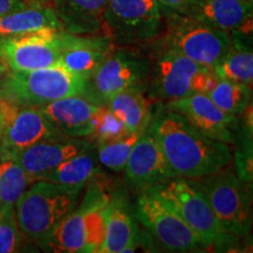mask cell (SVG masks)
<instances>
[{
	"mask_svg": "<svg viewBox=\"0 0 253 253\" xmlns=\"http://www.w3.org/2000/svg\"><path fill=\"white\" fill-rule=\"evenodd\" d=\"M175 177L199 179L230 166V145L209 137L181 114L166 108L149 123Z\"/></svg>",
	"mask_w": 253,
	"mask_h": 253,
	"instance_id": "cell-1",
	"label": "cell"
},
{
	"mask_svg": "<svg viewBox=\"0 0 253 253\" xmlns=\"http://www.w3.org/2000/svg\"><path fill=\"white\" fill-rule=\"evenodd\" d=\"M30 184L27 173L14 158L0 161V205H15Z\"/></svg>",
	"mask_w": 253,
	"mask_h": 253,
	"instance_id": "cell-27",
	"label": "cell"
},
{
	"mask_svg": "<svg viewBox=\"0 0 253 253\" xmlns=\"http://www.w3.org/2000/svg\"><path fill=\"white\" fill-rule=\"evenodd\" d=\"M107 0H50L62 30L72 34H103Z\"/></svg>",
	"mask_w": 253,
	"mask_h": 253,
	"instance_id": "cell-21",
	"label": "cell"
},
{
	"mask_svg": "<svg viewBox=\"0 0 253 253\" xmlns=\"http://www.w3.org/2000/svg\"><path fill=\"white\" fill-rule=\"evenodd\" d=\"M207 94L221 110L237 118L251 106V86L240 82L217 77Z\"/></svg>",
	"mask_w": 253,
	"mask_h": 253,
	"instance_id": "cell-26",
	"label": "cell"
},
{
	"mask_svg": "<svg viewBox=\"0 0 253 253\" xmlns=\"http://www.w3.org/2000/svg\"><path fill=\"white\" fill-rule=\"evenodd\" d=\"M20 242L14 205H0V253L17 251Z\"/></svg>",
	"mask_w": 253,
	"mask_h": 253,
	"instance_id": "cell-30",
	"label": "cell"
},
{
	"mask_svg": "<svg viewBox=\"0 0 253 253\" xmlns=\"http://www.w3.org/2000/svg\"><path fill=\"white\" fill-rule=\"evenodd\" d=\"M217 75L211 68L169 49H162L156 65L158 94L172 101L210 89Z\"/></svg>",
	"mask_w": 253,
	"mask_h": 253,
	"instance_id": "cell-12",
	"label": "cell"
},
{
	"mask_svg": "<svg viewBox=\"0 0 253 253\" xmlns=\"http://www.w3.org/2000/svg\"><path fill=\"white\" fill-rule=\"evenodd\" d=\"M163 28L157 0H107L102 33L115 46L145 45L156 40Z\"/></svg>",
	"mask_w": 253,
	"mask_h": 253,
	"instance_id": "cell-7",
	"label": "cell"
},
{
	"mask_svg": "<svg viewBox=\"0 0 253 253\" xmlns=\"http://www.w3.org/2000/svg\"><path fill=\"white\" fill-rule=\"evenodd\" d=\"M0 161L14 158L38 142L67 137L46 119L38 106H23L0 97Z\"/></svg>",
	"mask_w": 253,
	"mask_h": 253,
	"instance_id": "cell-9",
	"label": "cell"
},
{
	"mask_svg": "<svg viewBox=\"0 0 253 253\" xmlns=\"http://www.w3.org/2000/svg\"><path fill=\"white\" fill-rule=\"evenodd\" d=\"M115 47L103 34H72L62 31L56 66L88 81Z\"/></svg>",
	"mask_w": 253,
	"mask_h": 253,
	"instance_id": "cell-15",
	"label": "cell"
},
{
	"mask_svg": "<svg viewBox=\"0 0 253 253\" xmlns=\"http://www.w3.org/2000/svg\"><path fill=\"white\" fill-rule=\"evenodd\" d=\"M166 31L162 49H169L212 69L230 48L232 37L189 14L162 11Z\"/></svg>",
	"mask_w": 253,
	"mask_h": 253,
	"instance_id": "cell-4",
	"label": "cell"
},
{
	"mask_svg": "<svg viewBox=\"0 0 253 253\" xmlns=\"http://www.w3.org/2000/svg\"><path fill=\"white\" fill-rule=\"evenodd\" d=\"M198 181L223 232L231 238L248 236L252 227L249 183L236 175L230 166Z\"/></svg>",
	"mask_w": 253,
	"mask_h": 253,
	"instance_id": "cell-8",
	"label": "cell"
},
{
	"mask_svg": "<svg viewBox=\"0 0 253 253\" xmlns=\"http://www.w3.org/2000/svg\"><path fill=\"white\" fill-rule=\"evenodd\" d=\"M42 30H62L52 5L43 0H32L0 15V40Z\"/></svg>",
	"mask_w": 253,
	"mask_h": 253,
	"instance_id": "cell-20",
	"label": "cell"
},
{
	"mask_svg": "<svg viewBox=\"0 0 253 253\" xmlns=\"http://www.w3.org/2000/svg\"><path fill=\"white\" fill-rule=\"evenodd\" d=\"M104 104L121 120L129 132L145 130L149 126L151 104L142 90L121 91Z\"/></svg>",
	"mask_w": 253,
	"mask_h": 253,
	"instance_id": "cell-24",
	"label": "cell"
},
{
	"mask_svg": "<svg viewBox=\"0 0 253 253\" xmlns=\"http://www.w3.org/2000/svg\"><path fill=\"white\" fill-rule=\"evenodd\" d=\"M45 1H47V2H49V4H50V0H45Z\"/></svg>",
	"mask_w": 253,
	"mask_h": 253,
	"instance_id": "cell-35",
	"label": "cell"
},
{
	"mask_svg": "<svg viewBox=\"0 0 253 253\" xmlns=\"http://www.w3.org/2000/svg\"><path fill=\"white\" fill-rule=\"evenodd\" d=\"M189 15L229 34L252 36L253 0H196Z\"/></svg>",
	"mask_w": 253,
	"mask_h": 253,
	"instance_id": "cell-19",
	"label": "cell"
},
{
	"mask_svg": "<svg viewBox=\"0 0 253 253\" xmlns=\"http://www.w3.org/2000/svg\"><path fill=\"white\" fill-rule=\"evenodd\" d=\"M8 71H9V69H8L7 66H6V63L2 61L1 58H0V79L4 78L5 75L8 73Z\"/></svg>",
	"mask_w": 253,
	"mask_h": 253,
	"instance_id": "cell-33",
	"label": "cell"
},
{
	"mask_svg": "<svg viewBox=\"0 0 253 253\" xmlns=\"http://www.w3.org/2000/svg\"><path fill=\"white\" fill-rule=\"evenodd\" d=\"M99 106L86 95L79 94L38 107L63 136L90 140L94 114Z\"/></svg>",
	"mask_w": 253,
	"mask_h": 253,
	"instance_id": "cell-18",
	"label": "cell"
},
{
	"mask_svg": "<svg viewBox=\"0 0 253 253\" xmlns=\"http://www.w3.org/2000/svg\"><path fill=\"white\" fill-rule=\"evenodd\" d=\"M232 42L220 61L212 68L218 78L251 86L253 81V53L251 36L231 34Z\"/></svg>",
	"mask_w": 253,
	"mask_h": 253,
	"instance_id": "cell-23",
	"label": "cell"
},
{
	"mask_svg": "<svg viewBox=\"0 0 253 253\" xmlns=\"http://www.w3.org/2000/svg\"><path fill=\"white\" fill-rule=\"evenodd\" d=\"M138 220L168 251L191 252L203 248L198 237L151 188L138 196Z\"/></svg>",
	"mask_w": 253,
	"mask_h": 253,
	"instance_id": "cell-11",
	"label": "cell"
},
{
	"mask_svg": "<svg viewBox=\"0 0 253 253\" xmlns=\"http://www.w3.org/2000/svg\"><path fill=\"white\" fill-rule=\"evenodd\" d=\"M82 189L48 181L32 183L15 203L19 231L43 246L62 218L77 207Z\"/></svg>",
	"mask_w": 253,
	"mask_h": 253,
	"instance_id": "cell-2",
	"label": "cell"
},
{
	"mask_svg": "<svg viewBox=\"0 0 253 253\" xmlns=\"http://www.w3.org/2000/svg\"><path fill=\"white\" fill-rule=\"evenodd\" d=\"M104 237L100 253L134 252L138 237L136 225L121 202L109 201L104 208Z\"/></svg>",
	"mask_w": 253,
	"mask_h": 253,
	"instance_id": "cell-22",
	"label": "cell"
},
{
	"mask_svg": "<svg viewBox=\"0 0 253 253\" xmlns=\"http://www.w3.org/2000/svg\"><path fill=\"white\" fill-rule=\"evenodd\" d=\"M95 147L96 143L89 138L62 137L46 140L21 150L14 160L23 167L32 184L41 181L65 161L93 150Z\"/></svg>",
	"mask_w": 253,
	"mask_h": 253,
	"instance_id": "cell-16",
	"label": "cell"
},
{
	"mask_svg": "<svg viewBox=\"0 0 253 253\" xmlns=\"http://www.w3.org/2000/svg\"><path fill=\"white\" fill-rule=\"evenodd\" d=\"M123 170L128 181L141 189L153 188L175 177L149 126L135 143Z\"/></svg>",
	"mask_w": 253,
	"mask_h": 253,
	"instance_id": "cell-17",
	"label": "cell"
},
{
	"mask_svg": "<svg viewBox=\"0 0 253 253\" xmlns=\"http://www.w3.org/2000/svg\"><path fill=\"white\" fill-rule=\"evenodd\" d=\"M162 11L178 14H189L196 0H157Z\"/></svg>",
	"mask_w": 253,
	"mask_h": 253,
	"instance_id": "cell-31",
	"label": "cell"
},
{
	"mask_svg": "<svg viewBox=\"0 0 253 253\" xmlns=\"http://www.w3.org/2000/svg\"><path fill=\"white\" fill-rule=\"evenodd\" d=\"M62 30H42L0 40V58L11 72H27L58 63Z\"/></svg>",
	"mask_w": 253,
	"mask_h": 253,
	"instance_id": "cell-13",
	"label": "cell"
},
{
	"mask_svg": "<svg viewBox=\"0 0 253 253\" xmlns=\"http://www.w3.org/2000/svg\"><path fill=\"white\" fill-rule=\"evenodd\" d=\"M167 109L181 114L196 129L213 140L230 145L238 138V118L221 110L203 91L169 101Z\"/></svg>",
	"mask_w": 253,
	"mask_h": 253,
	"instance_id": "cell-14",
	"label": "cell"
},
{
	"mask_svg": "<svg viewBox=\"0 0 253 253\" xmlns=\"http://www.w3.org/2000/svg\"><path fill=\"white\" fill-rule=\"evenodd\" d=\"M30 1H32V0H0V15L7 13V12L14 8L20 7V6L26 5Z\"/></svg>",
	"mask_w": 253,
	"mask_h": 253,
	"instance_id": "cell-32",
	"label": "cell"
},
{
	"mask_svg": "<svg viewBox=\"0 0 253 253\" xmlns=\"http://www.w3.org/2000/svg\"><path fill=\"white\" fill-rule=\"evenodd\" d=\"M109 196L91 186L80 208L62 218L43 246L54 252H99L104 237V208Z\"/></svg>",
	"mask_w": 253,
	"mask_h": 253,
	"instance_id": "cell-5",
	"label": "cell"
},
{
	"mask_svg": "<svg viewBox=\"0 0 253 253\" xmlns=\"http://www.w3.org/2000/svg\"><path fill=\"white\" fill-rule=\"evenodd\" d=\"M131 134L126 130V126L118 116L110 110L106 104H100L94 114L93 134L90 140L95 143H104L120 140L125 136Z\"/></svg>",
	"mask_w": 253,
	"mask_h": 253,
	"instance_id": "cell-29",
	"label": "cell"
},
{
	"mask_svg": "<svg viewBox=\"0 0 253 253\" xmlns=\"http://www.w3.org/2000/svg\"><path fill=\"white\" fill-rule=\"evenodd\" d=\"M143 131H135L120 140L96 144L99 162L113 171H121L125 169L129 155Z\"/></svg>",
	"mask_w": 253,
	"mask_h": 253,
	"instance_id": "cell-28",
	"label": "cell"
},
{
	"mask_svg": "<svg viewBox=\"0 0 253 253\" xmlns=\"http://www.w3.org/2000/svg\"><path fill=\"white\" fill-rule=\"evenodd\" d=\"M87 80L59 66L27 72H11L2 78L0 94L23 106H43L72 95L84 94Z\"/></svg>",
	"mask_w": 253,
	"mask_h": 253,
	"instance_id": "cell-6",
	"label": "cell"
},
{
	"mask_svg": "<svg viewBox=\"0 0 253 253\" xmlns=\"http://www.w3.org/2000/svg\"><path fill=\"white\" fill-rule=\"evenodd\" d=\"M93 150L77 155L62 162L55 169L43 177L41 181H48L63 185L84 186L99 177L100 166L97 155L94 156Z\"/></svg>",
	"mask_w": 253,
	"mask_h": 253,
	"instance_id": "cell-25",
	"label": "cell"
},
{
	"mask_svg": "<svg viewBox=\"0 0 253 253\" xmlns=\"http://www.w3.org/2000/svg\"><path fill=\"white\" fill-rule=\"evenodd\" d=\"M148 74L149 66L143 56L126 48L115 47L87 81L84 95L95 103L104 104L121 91L142 90Z\"/></svg>",
	"mask_w": 253,
	"mask_h": 253,
	"instance_id": "cell-10",
	"label": "cell"
},
{
	"mask_svg": "<svg viewBox=\"0 0 253 253\" xmlns=\"http://www.w3.org/2000/svg\"><path fill=\"white\" fill-rule=\"evenodd\" d=\"M1 130H2V121H1V118H0V136H1Z\"/></svg>",
	"mask_w": 253,
	"mask_h": 253,
	"instance_id": "cell-34",
	"label": "cell"
},
{
	"mask_svg": "<svg viewBox=\"0 0 253 253\" xmlns=\"http://www.w3.org/2000/svg\"><path fill=\"white\" fill-rule=\"evenodd\" d=\"M151 189L192 230L203 248H221L232 239L220 229L198 179L172 177Z\"/></svg>",
	"mask_w": 253,
	"mask_h": 253,
	"instance_id": "cell-3",
	"label": "cell"
}]
</instances>
